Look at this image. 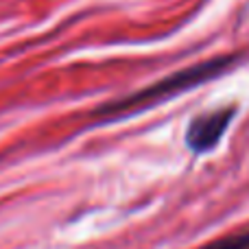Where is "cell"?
<instances>
[{"mask_svg": "<svg viewBox=\"0 0 249 249\" xmlns=\"http://www.w3.org/2000/svg\"><path fill=\"white\" fill-rule=\"evenodd\" d=\"M234 61H236V57L223 55V57H214V59L201 61V64H195L186 70L168 74L162 81L153 83V86L144 88V90H138L129 96H123V99L109 101V103L101 105V107L96 109V116L121 118V116H127V114H138V112H142V109H149V107H153V105L162 103V101L173 99V96L181 94V92L193 90V88H197V86H201V83L223 74Z\"/></svg>", "mask_w": 249, "mask_h": 249, "instance_id": "cell-1", "label": "cell"}, {"mask_svg": "<svg viewBox=\"0 0 249 249\" xmlns=\"http://www.w3.org/2000/svg\"><path fill=\"white\" fill-rule=\"evenodd\" d=\"M199 249H249V230L236 232V234H228V236L216 238V241L208 243V245H203Z\"/></svg>", "mask_w": 249, "mask_h": 249, "instance_id": "cell-3", "label": "cell"}, {"mask_svg": "<svg viewBox=\"0 0 249 249\" xmlns=\"http://www.w3.org/2000/svg\"><path fill=\"white\" fill-rule=\"evenodd\" d=\"M234 114H236L234 107H219V109H212V112L195 116L190 121L188 129H186V144H188V149H193L195 153L212 151L219 144L221 138H223V133L228 131Z\"/></svg>", "mask_w": 249, "mask_h": 249, "instance_id": "cell-2", "label": "cell"}]
</instances>
